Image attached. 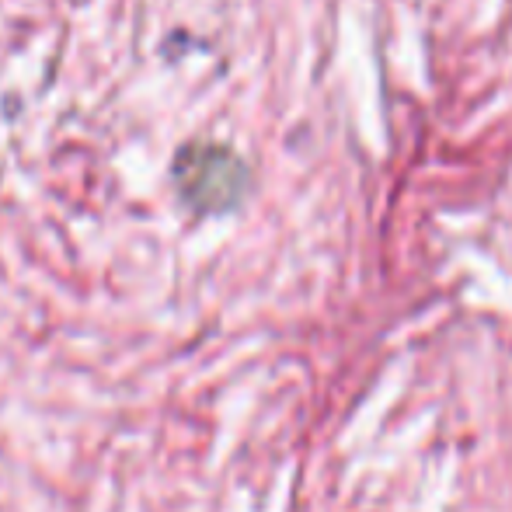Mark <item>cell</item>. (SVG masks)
Here are the masks:
<instances>
[{
    "label": "cell",
    "instance_id": "6da1fadb",
    "mask_svg": "<svg viewBox=\"0 0 512 512\" xmlns=\"http://www.w3.org/2000/svg\"><path fill=\"white\" fill-rule=\"evenodd\" d=\"M175 182L192 209L220 213V209L241 203L244 189H248V164L223 143L196 140L178 150Z\"/></svg>",
    "mask_w": 512,
    "mask_h": 512
}]
</instances>
